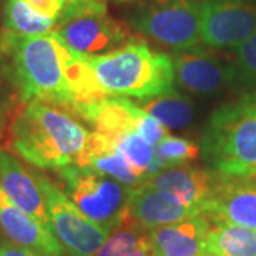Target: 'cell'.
Here are the masks:
<instances>
[{
  "mask_svg": "<svg viewBox=\"0 0 256 256\" xmlns=\"http://www.w3.org/2000/svg\"><path fill=\"white\" fill-rule=\"evenodd\" d=\"M210 224L202 214L148 230L152 256H200L205 254Z\"/></svg>",
  "mask_w": 256,
  "mask_h": 256,
  "instance_id": "obj_16",
  "label": "cell"
},
{
  "mask_svg": "<svg viewBox=\"0 0 256 256\" xmlns=\"http://www.w3.org/2000/svg\"><path fill=\"white\" fill-rule=\"evenodd\" d=\"M54 18L38 14L32 9L24 0H9L4 8V26L8 32L23 34V36H37L53 32L56 28Z\"/></svg>",
  "mask_w": 256,
  "mask_h": 256,
  "instance_id": "obj_20",
  "label": "cell"
},
{
  "mask_svg": "<svg viewBox=\"0 0 256 256\" xmlns=\"http://www.w3.org/2000/svg\"><path fill=\"white\" fill-rule=\"evenodd\" d=\"M0 228L12 244L44 256H64L53 232L20 210L0 186Z\"/></svg>",
  "mask_w": 256,
  "mask_h": 256,
  "instance_id": "obj_12",
  "label": "cell"
},
{
  "mask_svg": "<svg viewBox=\"0 0 256 256\" xmlns=\"http://www.w3.org/2000/svg\"><path fill=\"white\" fill-rule=\"evenodd\" d=\"M44 194L50 228L68 256H94L110 230L88 220L53 181L37 175Z\"/></svg>",
  "mask_w": 256,
  "mask_h": 256,
  "instance_id": "obj_8",
  "label": "cell"
},
{
  "mask_svg": "<svg viewBox=\"0 0 256 256\" xmlns=\"http://www.w3.org/2000/svg\"><path fill=\"white\" fill-rule=\"evenodd\" d=\"M175 78L185 90L196 94H215L235 86L232 63L196 47L181 52L174 58Z\"/></svg>",
  "mask_w": 256,
  "mask_h": 256,
  "instance_id": "obj_11",
  "label": "cell"
},
{
  "mask_svg": "<svg viewBox=\"0 0 256 256\" xmlns=\"http://www.w3.org/2000/svg\"><path fill=\"white\" fill-rule=\"evenodd\" d=\"M0 50L9 57L10 77L23 101H44L73 114L76 100L64 76L62 42L54 32L23 36L6 30Z\"/></svg>",
  "mask_w": 256,
  "mask_h": 256,
  "instance_id": "obj_2",
  "label": "cell"
},
{
  "mask_svg": "<svg viewBox=\"0 0 256 256\" xmlns=\"http://www.w3.org/2000/svg\"><path fill=\"white\" fill-rule=\"evenodd\" d=\"M132 26L140 34L175 52H185L201 43L200 2L151 0L138 10Z\"/></svg>",
  "mask_w": 256,
  "mask_h": 256,
  "instance_id": "obj_7",
  "label": "cell"
},
{
  "mask_svg": "<svg viewBox=\"0 0 256 256\" xmlns=\"http://www.w3.org/2000/svg\"><path fill=\"white\" fill-rule=\"evenodd\" d=\"M138 106L168 130L186 128L194 118L191 101L181 97L174 90L151 98H141L138 100Z\"/></svg>",
  "mask_w": 256,
  "mask_h": 256,
  "instance_id": "obj_19",
  "label": "cell"
},
{
  "mask_svg": "<svg viewBox=\"0 0 256 256\" xmlns=\"http://www.w3.org/2000/svg\"><path fill=\"white\" fill-rule=\"evenodd\" d=\"M97 82L108 97L151 98L174 90V60L142 40L110 53L86 56Z\"/></svg>",
  "mask_w": 256,
  "mask_h": 256,
  "instance_id": "obj_3",
  "label": "cell"
},
{
  "mask_svg": "<svg viewBox=\"0 0 256 256\" xmlns=\"http://www.w3.org/2000/svg\"><path fill=\"white\" fill-rule=\"evenodd\" d=\"M218 175L208 170L191 164L165 166L160 172L146 180V185L168 192L180 201L201 212L204 202L208 200Z\"/></svg>",
  "mask_w": 256,
  "mask_h": 256,
  "instance_id": "obj_15",
  "label": "cell"
},
{
  "mask_svg": "<svg viewBox=\"0 0 256 256\" xmlns=\"http://www.w3.org/2000/svg\"><path fill=\"white\" fill-rule=\"evenodd\" d=\"M205 254L212 256H256V229L238 225H212Z\"/></svg>",
  "mask_w": 256,
  "mask_h": 256,
  "instance_id": "obj_18",
  "label": "cell"
},
{
  "mask_svg": "<svg viewBox=\"0 0 256 256\" xmlns=\"http://www.w3.org/2000/svg\"><path fill=\"white\" fill-rule=\"evenodd\" d=\"M201 214L212 225L256 229V188L244 176L218 175Z\"/></svg>",
  "mask_w": 256,
  "mask_h": 256,
  "instance_id": "obj_10",
  "label": "cell"
},
{
  "mask_svg": "<svg viewBox=\"0 0 256 256\" xmlns=\"http://www.w3.org/2000/svg\"><path fill=\"white\" fill-rule=\"evenodd\" d=\"M128 256H152V252H151V245H150V239H148V235L146 238L142 239L131 254Z\"/></svg>",
  "mask_w": 256,
  "mask_h": 256,
  "instance_id": "obj_27",
  "label": "cell"
},
{
  "mask_svg": "<svg viewBox=\"0 0 256 256\" xmlns=\"http://www.w3.org/2000/svg\"><path fill=\"white\" fill-rule=\"evenodd\" d=\"M235 86H256V32L244 43L235 47V58L232 62Z\"/></svg>",
  "mask_w": 256,
  "mask_h": 256,
  "instance_id": "obj_23",
  "label": "cell"
},
{
  "mask_svg": "<svg viewBox=\"0 0 256 256\" xmlns=\"http://www.w3.org/2000/svg\"><path fill=\"white\" fill-rule=\"evenodd\" d=\"M158 158L165 166L180 164H190L201 154V146L191 140L182 137L166 136L156 146Z\"/></svg>",
  "mask_w": 256,
  "mask_h": 256,
  "instance_id": "obj_22",
  "label": "cell"
},
{
  "mask_svg": "<svg viewBox=\"0 0 256 256\" xmlns=\"http://www.w3.org/2000/svg\"><path fill=\"white\" fill-rule=\"evenodd\" d=\"M10 114V97L0 86V137L4 131Z\"/></svg>",
  "mask_w": 256,
  "mask_h": 256,
  "instance_id": "obj_26",
  "label": "cell"
},
{
  "mask_svg": "<svg viewBox=\"0 0 256 256\" xmlns=\"http://www.w3.org/2000/svg\"><path fill=\"white\" fill-rule=\"evenodd\" d=\"M76 164L110 176L132 190L146 184V180L132 168L110 138L97 131L90 132L87 146L82 156L77 158Z\"/></svg>",
  "mask_w": 256,
  "mask_h": 256,
  "instance_id": "obj_17",
  "label": "cell"
},
{
  "mask_svg": "<svg viewBox=\"0 0 256 256\" xmlns=\"http://www.w3.org/2000/svg\"><path fill=\"white\" fill-rule=\"evenodd\" d=\"M201 42L212 48H235L256 32L254 0H200Z\"/></svg>",
  "mask_w": 256,
  "mask_h": 256,
  "instance_id": "obj_9",
  "label": "cell"
},
{
  "mask_svg": "<svg viewBox=\"0 0 256 256\" xmlns=\"http://www.w3.org/2000/svg\"><path fill=\"white\" fill-rule=\"evenodd\" d=\"M116 2H132V0H116Z\"/></svg>",
  "mask_w": 256,
  "mask_h": 256,
  "instance_id": "obj_30",
  "label": "cell"
},
{
  "mask_svg": "<svg viewBox=\"0 0 256 256\" xmlns=\"http://www.w3.org/2000/svg\"><path fill=\"white\" fill-rule=\"evenodd\" d=\"M53 32L68 48L82 56L106 54L134 38L126 23L108 14L104 0L67 6Z\"/></svg>",
  "mask_w": 256,
  "mask_h": 256,
  "instance_id": "obj_6",
  "label": "cell"
},
{
  "mask_svg": "<svg viewBox=\"0 0 256 256\" xmlns=\"http://www.w3.org/2000/svg\"><path fill=\"white\" fill-rule=\"evenodd\" d=\"M204 161L222 176L256 174V92L222 104L202 134Z\"/></svg>",
  "mask_w": 256,
  "mask_h": 256,
  "instance_id": "obj_4",
  "label": "cell"
},
{
  "mask_svg": "<svg viewBox=\"0 0 256 256\" xmlns=\"http://www.w3.org/2000/svg\"><path fill=\"white\" fill-rule=\"evenodd\" d=\"M130 218L146 230L171 225L192 218L201 212L180 201L168 192L160 191L148 185L131 190L128 202Z\"/></svg>",
  "mask_w": 256,
  "mask_h": 256,
  "instance_id": "obj_13",
  "label": "cell"
},
{
  "mask_svg": "<svg viewBox=\"0 0 256 256\" xmlns=\"http://www.w3.org/2000/svg\"><path fill=\"white\" fill-rule=\"evenodd\" d=\"M24 2L38 14L54 20L62 16V13L67 6V0H24Z\"/></svg>",
  "mask_w": 256,
  "mask_h": 256,
  "instance_id": "obj_24",
  "label": "cell"
},
{
  "mask_svg": "<svg viewBox=\"0 0 256 256\" xmlns=\"http://www.w3.org/2000/svg\"><path fill=\"white\" fill-rule=\"evenodd\" d=\"M200 256H212V255H208V254H202V255H200Z\"/></svg>",
  "mask_w": 256,
  "mask_h": 256,
  "instance_id": "obj_31",
  "label": "cell"
},
{
  "mask_svg": "<svg viewBox=\"0 0 256 256\" xmlns=\"http://www.w3.org/2000/svg\"><path fill=\"white\" fill-rule=\"evenodd\" d=\"M146 235V229L138 225L136 220H130L111 232L110 236L94 256H128Z\"/></svg>",
  "mask_w": 256,
  "mask_h": 256,
  "instance_id": "obj_21",
  "label": "cell"
},
{
  "mask_svg": "<svg viewBox=\"0 0 256 256\" xmlns=\"http://www.w3.org/2000/svg\"><path fill=\"white\" fill-rule=\"evenodd\" d=\"M86 2H92V0H67V6H74V4H82ZM66 6V8H67Z\"/></svg>",
  "mask_w": 256,
  "mask_h": 256,
  "instance_id": "obj_28",
  "label": "cell"
},
{
  "mask_svg": "<svg viewBox=\"0 0 256 256\" xmlns=\"http://www.w3.org/2000/svg\"><path fill=\"white\" fill-rule=\"evenodd\" d=\"M0 186L12 201L42 225L50 229L44 194L33 175L10 152L0 150Z\"/></svg>",
  "mask_w": 256,
  "mask_h": 256,
  "instance_id": "obj_14",
  "label": "cell"
},
{
  "mask_svg": "<svg viewBox=\"0 0 256 256\" xmlns=\"http://www.w3.org/2000/svg\"><path fill=\"white\" fill-rule=\"evenodd\" d=\"M0 256H44L28 250L26 248L18 246L14 244H8V242H0Z\"/></svg>",
  "mask_w": 256,
  "mask_h": 256,
  "instance_id": "obj_25",
  "label": "cell"
},
{
  "mask_svg": "<svg viewBox=\"0 0 256 256\" xmlns=\"http://www.w3.org/2000/svg\"><path fill=\"white\" fill-rule=\"evenodd\" d=\"M88 136L90 132L70 111L40 100L28 101L10 126L13 151L43 170L76 164Z\"/></svg>",
  "mask_w": 256,
  "mask_h": 256,
  "instance_id": "obj_1",
  "label": "cell"
},
{
  "mask_svg": "<svg viewBox=\"0 0 256 256\" xmlns=\"http://www.w3.org/2000/svg\"><path fill=\"white\" fill-rule=\"evenodd\" d=\"M57 171L64 194L88 220L110 232L131 220L128 202L132 188L77 164Z\"/></svg>",
  "mask_w": 256,
  "mask_h": 256,
  "instance_id": "obj_5",
  "label": "cell"
},
{
  "mask_svg": "<svg viewBox=\"0 0 256 256\" xmlns=\"http://www.w3.org/2000/svg\"><path fill=\"white\" fill-rule=\"evenodd\" d=\"M245 180H246L248 182L249 184H252L256 188V174H252V175H248V176H244Z\"/></svg>",
  "mask_w": 256,
  "mask_h": 256,
  "instance_id": "obj_29",
  "label": "cell"
}]
</instances>
